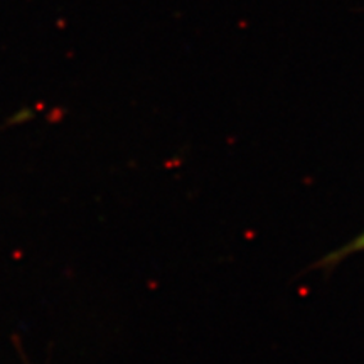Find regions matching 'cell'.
Instances as JSON below:
<instances>
[{"label": "cell", "mask_w": 364, "mask_h": 364, "mask_svg": "<svg viewBox=\"0 0 364 364\" xmlns=\"http://www.w3.org/2000/svg\"><path fill=\"white\" fill-rule=\"evenodd\" d=\"M356 252H364V233L359 235L358 238H354L351 243L346 245L344 248H341L339 252H336L334 255H331L329 260L331 262H338L339 258H344V257H348V255L356 253Z\"/></svg>", "instance_id": "cell-1"}]
</instances>
